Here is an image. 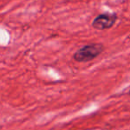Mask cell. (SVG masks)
Instances as JSON below:
<instances>
[{"instance_id": "6da1fadb", "label": "cell", "mask_w": 130, "mask_h": 130, "mask_svg": "<svg viewBox=\"0 0 130 130\" xmlns=\"http://www.w3.org/2000/svg\"><path fill=\"white\" fill-rule=\"evenodd\" d=\"M103 50L101 44H90L79 48L73 54V59L78 62H87L96 58Z\"/></svg>"}, {"instance_id": "7a4b0ae2", "label": "cell", "mask_w": 130, "mask_h": 130, "mask_svg": "<svg viewBox=\"0 0 130 130\" xmlns=\"http://www.w3.org/2000/svg\"><path fill=\"white\" fill-rule=\"evenodd\" d=\"M117 18L118 17L115 13H103L94 19L92 26L97 30L109 29L115 24Z\"/></svg>"}, {"instance_id": "3957f363", "label": "cell", "mask_w": 130, "mask_h": 130, "mask_svg": "<svg viewBox=\"0 0 130 130\" xmlns=\"http://www.w3.org/2000/svg\"><path fill=\"white\" fill-rule=\"evenodd\" d=\"M128 94H129V95H130V90H129V92H128Z\"/></svg>"}]
</instances>
